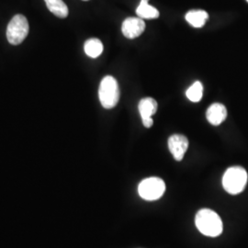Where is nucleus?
Masks as SVG:
<instances>
[{"mask_svg": "<svg viewBox=\"0 0 248 248\" xmlns=\"http://www.w3.org/2000/svg\"><path fill=\"white\" fill-rule=\"evenodd\" d=\"M195 223L198 230L210 237L219 236L222 232V222L220 216L209 209H202L196 214Z\"/></svg>", "mask_w": 248, "mask_h": 248, "instance_id": "f257e3e1", "label": "nucleus"}, {"mask_svg": "<svg viewBox=\"0 0 248 248\" xmlns=\"http://www.w3.org/2000/svg\"><path fill=\"white\" fill-rule=\"evenodd\" d=\"M248 183V173L241 167H232L227 169L222 177L223 188L232 195L241 193Z\"/></svg>", "mask_w": 248, "mask_h": 248, "instance_id": "f03ea898", "label": "nucleus"}, {"mask_svg": "<svg viewBox=\"0 0 248 248\" xmlns=\"http://www.w3.org/2000/svg\"><path fill=\"white\" fill-rule=\"evenodd\" d=\"M98 98L101 105L105 108H113L120 99V89L117 80L107 76L101 80L98 89Z\"/></svg>", "mask_w": 248, "mask_h": 248, "instance_id": "7ed1b4c3", "label": "nucleus"}, {"mask_svg": "<svg viewBox=\"0 0 248 248\" xmlns=\"http://www.w3.org/2000/svg\"><path fill=\"white\" fill-rule=\"evenodd\" d=\"M29 22L23 15L14 16L7 29V38L9 44L18 45L21 44L29 34Z\"/></svg>", "mask_w": 248, "mask_h": 248, "instance_id": "20e7f679", "label": "nucleus"}, {"mask_svg": "<svg viewBox=\"0 0 248 248\" xmlns=\"http://www.w3.org/2000/svg\"><path fill=\"white\" fill-rule=\"evenodd\" d=\"M166 184L159 177H149L140 183L138 191L139 195L145 201H155L164 195Z\"/></svg>", "mask_w": 248, "mask_h": 248, "instance_id": "39448f33", "label": "nucleus"}, {"mask_svg": "<svg viewBox=\"0 0 248 248\" xmlns=\"http://www.w3.org/2000/svg\"><path fill=\"white\" fill-rule=\"evenodd\" d=\"M188 148V140L181 134H174L169 139V149L177 161L183 159Z\"/></svg>", "mask_w": 248, "mask_h": 248, "instance_id": "423d86ee", "label": "nucleus"}, {"mask_svg": "<svg viewBox=\"0 0 248 248\" xmlns=\"http://www.w3.org/2000/svg\"><path fill=\"white\" fill-rule=\"evenodd\" d=\"M145 30V23L141 18H126L122 26V31L126 38L135 39L140 35Z\"/></svg>", "mask_w": 248, "mask_h": 248, "instance_id": "0eeeda50", "label": "nucleus"}, {"mask_svg": "<svg viewBox=\"0 0 248 248\" xmlns=\"http://www.w3.org/2000/svg\"><path fill=\"white\" fill-rule=\"evenodd\" d=\"M227 117V109L221 103H214L206 111V118L212 125L218 126L224 122Z\"/></svg>", "mask_w": 248, "mask_h": 248, "instance_id": "6e6552de", "label": "nucleus"}, {"mask_svg": "<svg viewBox=\"0 0 248 248\" xmlns=\"http://www.w3.org/2000/svg\"><path fill=\"white\" fill-rule=\"evenodd\" d=\"M138 108L142 120L152 118V116L155 114V112L157 111V102L154 98H142L139 102Z\"/></svg>", "mask_w": 248, "mask_h": 248, "instance_id": "1a4fd4ad", "label": "nucleus"}, {"mask_svg": "<svg viewBox=\"0 0 248 248\" xmlns=\"http://www.w3.org/2000/svg\"><path fill=\"white\" fill-rule=\"evenodd\" d=\"M186 21L194 28H202L209 18L205 10H190L186 14Z\"/></svg>", "mask_w": 248, "mask_h": 248, "instance_id": "9d476101", "label": "nucleus"}, {"mask_svg": "<svg viewBox=\"0 0 248 248\" xmlns=\"http://www.w3.org/2000/svg\"><path fill=\"white\" fill-rule=\"evenodd\" d=\"M149 0H141L138 8L136 9V14L139 18L153 19L159 17V11L148 4Z\"/></svg>", "mask_w": 248, "mask_h": 248, "instance_id": "9b49d317", "label": "nucleus"}, {"mask_svg": "<svg viewBox=\"0 0 248 248\" xmlns=\"http://www.w3.org/2000/svg\"><path fill=\"white\" fill-rule=\"evenodd\" d=\"M48 9L58 18H65L68 16V8L62 0H45Z\"/></svg>", "mask_w": 248, "mask_h": 248, "instance_id": "f8f14e48", "label": "nucleus"}, {"mask_svg": "<svg viewBox=\"0 0 248 248\" xmlns=\"http://www.w3.org/2000/svg\"><path fill=\"white\" fill-rule=\"evenodd\" d=\"M103 45L98 39H89L84 45V50L86 54L91 58H97L103 53Z\"/></svg>", "mask_w": 248, "mask_h": 248, "instance_id": "ddd939ff", "label": "nucleus"}, {"mask_svg": "<svg viewBox=\"0 0 248 248\" xmlns=\"http://www.w3.org/2000/svg\"><path fill=\"white\" fill-rule=\"evenodd\" d=\"M203 95V86L200 81H197L191 85L186 92V98L192 102H199L202 100Z\"/></svg>", "mask_w": 248, "mask_h": 248, "instance_id": "4468645a", "label": "nucleus"}, {"mask_svg": "<svg viewBox=\"0 0 248 248\" xmlns=\"http://www.w3.org/2000/svg\"><path fill=\"white\" fill-rule=\"evenodd\" d=\"M142 124H143V126H144V127H146V128H150V127L153 126V124H154V121H153V119H152V118L144 119V120H142Z\"/></svg>", "mask_w": 248, "mask_h": 248, "instance_id": "2eb2a0df", "label": "nucleus"}, {"mask_svg": "<svg viewBox=\"0 0 248 248\" xmlns=\"http://www.w3.org/2000/svg\"><path fill=\"white\" fill-rule=\"evenodd\" d=\"M83 1H89V0H83Z\"/></svg>", "mask_w": 248, "mask_h": 248, "instance_id": "dca6fc26", "label": "nucleus"}, {"mask_svg": "<svg viewBox=\"0 0 248 248\" xmlns=\"http://www.w3.org/2000/svg\"><path fill=\"white\" fill-rule=\"evenodd\" d=\"M247 1H248V0H247Z\"/></svg>", "mask_w": 248, "mask_h": 248, "instance_id": "f3484780", "label": "nucleus"}]
</instances>
